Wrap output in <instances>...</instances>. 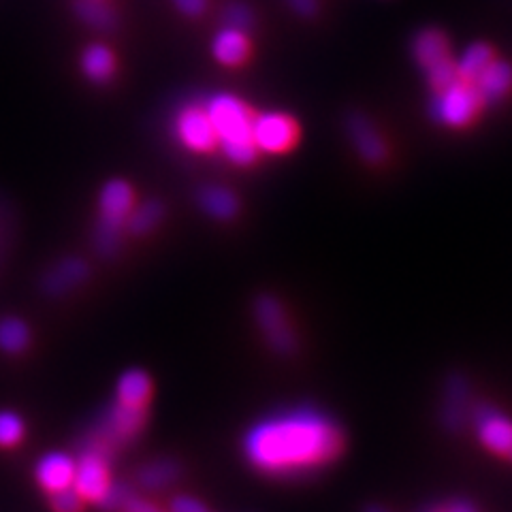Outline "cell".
Listing matches in <instances>:
<instances>
[{"label": "cell", "instance_id": "1", "mask_svg": "<svg viewBox=\"0 0 512 512\" xmlns=\"http://www.w3.org/2000/svg\"><path fill=\"white\" fill-rule=\"evenodd\" d=\"M338 423L316 408L301 406L271 414L244 438V453L256 470L293 476L318 470L342 453Z\"/></svg>", "mask_w": 512, "mask_h": 512}, {"label": "cell", "instance_id": "2", "mask_svg": "<svg viewBox=\"0 0 512 512\" xmlns=\"http://www.w3.org/2000/svg\"><path fill=\"white\" fill-rule=\"evenodd\" d=\"M207 116L212 120L218 146L231 163L248 167L256 160L259 148L252 139V111L233 94H214L205 103Z\"/></svg>", "mask_w": 512, "mask_h": 512}, {"label": "cell", "instance_id": "3", "mask_svg": "<svg viewBox=\"0 0 512 512\" xmlns=\"http://www.w3.org/2000/svg\"><path fill=\"white\" fill-rule=\"evenodd\" d=\"M135 207L133 188L122 180H111L101 192V220L96 227V250L109 256L120 246V233Z\"/></svg>", "mask_w": 512, "mask_h": 512}, {"label": "cell", "instance_id": "4", "mask_svg": "<svg viewBox=\"0 0 512 512\" xmlns=\"http://www.w3.org/2000/svg\"><path fill=\"white\" fill-rule=\"evenodd\" d=\"M480 107H483V99H480L476 86L457 79L455 84L434 94L429 111L436 122L451 128H461L476 118Z\"/></svg>", "mask_w": 512, "mask_h": 512}, {"label": "cell", "instance_id": "5", "mask_svg": "<svg viewBox=\"0 0 512 512\" xmlns=\"http://www.w3.org/2000/svg\"><path fill=\"white\" fill-rule=\"evenodd\" d=\"M254 318L259 325L267 346L282 357H291L297 350V335L291 325V320L286 316V310L282 303L271 297L263 295L254 303Z\"/></svg>", "mask_w": 512, "mask_h": 512}, {"label": "cell", "instance_id": "6", "mask_svg": "<svg viewBox=\"0 0 512 512\" xmlns=\"http://www.w3.org/2000/svg\"><path fill=\"white\" fill-rule=\"evenodd\" d=\"M111 485L114 483H111L107 453L101 451V448L90 446L88 451L82 453V457L75 459L73 489L82 495L84 502L101 504Z\"/></svg>", "mask_w": 512, "mask_h": 512}, {"label": "cell", "instance_id": "7", "mask_svg": "<svg viewBox=\"0 0 512 512\" xmlns=\"http://www.w3.org/2000/svg\"><path fill=\"white\" fill-rule=\"evenodd\" d=\"M299 137L297 122L278 111H267V114L254 116L252 122V139L259 152L267 154H284L291 150Z\"/></svg>", "mask_w": 512, "mask_h": 512}, {"label": "cell", "instance_id": "8", "mask_svg": "<svg viewBox=\"0 0 512 512\" xmlns=\"http://www.w3.org/2000/svg\"><path fill=\"white\" fill-rule=\"evenodd\" d=\"M175 135H178L184 148L192 152H212L218 146L216 131L205 107L188 105L175 116Z\"/></svg>", "mask_w": 512, "mask_h": 512}, {"label": "cell", "instance_id": "9", "mask_svg": "<svg viewBox=\"0 0 512 512\" xmlns=\"http://www.w3.org/2000/svg\"><path fill=\"white\" fill-rule=\"evenodd\" d=\"M146 425V406H128L116 402L103 421L101 440L94 446L107 453V448H114L118 442H126L135 438Z\"/></svg>", "mask_w": 512, "mask_h": 512}, {"label": "cell", "instance_id": "10", "mask_svg": "<svg viewBox=\"0 0 512 512\" xmlns=\"http://www.w3.org/2000/svg\"><path fill=\"white\" fill-rule=\"evenodd\" d=\"M472 421L476 427V436L489 451L498 455L512 453V421L506 414L489 404H478L472 410Z\"/></svg>", "mask_w": 512, "mask_h": 512}, {"label": "cell", "instance_id": "11", "mask_svg": "<svg viewBox=\"0 0 512 512\" xmlns=\"http://www.w3.org/2000/svg\"><path fill=\"white\" fill-rule=\"evenodd\" d=\"M346 133L352 148L365 160L367 165H382L389 158L387 141L382 139L378 128L367 120L363 114H350L346 118Z\"/></svg>", "mask_w": 512, "mask_h": 512}, {"label": "cell", "instance_id": "12", "mask_svg": "<svg viewBox=\"0 0 512 512\" xmlns=\"http://www.w3.org/2000/svg\"><path fill=\"white\" fill-rule=\"evenodd\" d=\"M37 483L47 491L56 493L62 489L73 487V476H75V459L67 453H47L39 459L35 468Z\"/></svg>", "mask_w": 512, "mask_h": 512}, {"label": "cell", "instance_id": "13", "mask_svg": "<svg viewBox=\"0 0 512 512\" xmlns=\"http://www.w3.org/2000/svg\"><path fill=\"white\" fill-rule=\"evenodd\" d=\"M470 402V384L463 374H451L444 384V402H442V423L446 429L457 431L466 421Z\"/></svg>", "mask_w": 512, "mask_h": 512}, {"label": "cell", "instance_id": "14", "mask_svg": "<svg viewBox=\"0 0 512 512\" xmlns=\"http://www.w3.org/2000/svg\"><path fill=\"white\" fill-rule=\"evenodd\" d=\"M474 86L483 103H498L512 88V67L504 60L493 58L474 79Z\"/></svg>", "mask_w": 512, "mask_h": 512}, {"label": "cell", "instance_id": "15", "mask_svg": "<svg viewBox=\"0 0 512 512\" xmlns=\"http://www.w3.org/2000/svg\"><path fill=\"white\" fill-rule=\"evenodd\" d=\"M212 52L224 67H239V64H244L250 56V39L246 30L231 26L222 28L212 43Z\"/></svg>", "mask_w": 512, "mask_h": 512}, {"label": "cell", "instance_id": "16", "mask_svg": "<svg viewBox=\"0 0 512 512\" xmlns=\"http://www.w3.org/2000/svg\"><path fill=\"white\" fill-rule=\"evenodd\" d=\"M448 52H451V47H448V39L444 32H440L436 28L421 30L412 41V56L416 62H419V67L423 71L436 67V64L442 60L451 58V54Z\"/></svg>", "mask_w": 512, "mask_h": 512}, {"label": "cell", "instance_id": "17", "mask_svg": "<svg viewBox=\"0 0 512 512\" xmlns=\"http://www.w3.org/2000/svg\"><path fill=\"white\" fill-rule=\"evenodd\" d=\"M86 278H88V265L82 259H64L45 276L43 288L50 295H62L82 284Z\"/></svg>", "mask_w": 512, "mask_h": 512}, {"label": "cell", "instance_id": "18", "mask_svg": "<svg viewBox=\"0 0 512 512\" xmlns=\"http://www.w3.org/2000/svg\"><path fill=\"white\" fill-rule=\"evenodd\" d=\"M199 205L205 214L216 220H231L239 212V201L235 192L224 186H207L199 192Z\"/></svg>", "mask_w": 512, "mask_h": 512}, {"label": "cell", "instance_id": "19", "mask_svg": "<svg viewBox=\"0 0 512 512\" xmlns=\"http://www.w3.org/2000/svg\"><path fill=\"white\" fill-rule=\"evenodd\" d=\"M152 393V380L146 372L128 370L118 380V402L128 406H146Z\"/></svg>", "mask_w": 512, "mask_h": 512}, {"label": "cell", "instance_id": "20", "mask_svg": "<svg viewBox=\"0 0 512 512\" xmlns=\"http://www.w3.org/2000/svg\"><path fill=\"white\" fill-rule=\"evenodd\" d=\"M84 73L96 84H105L116 73V58L103 43H94L84 52Z\"/></svg>", "mask_w": 512, "mask_h": 512}, {"label": "cell", "instance_id": "21", "mask_svg": "<svg viewBox=\"0 0 512 512\" xmlns=\"http://www.w3.org/2000/svg\"><path fill=\"white\" fill-rule=\"evenodd\" d=\"M493 58H495V54H493V50H491L487 43H474V45H470L468 50L463 52V56L459 58V62H455L459 79H463V82L474 84V79L480 75V71H483Z\"/></svg>", "mask_w": 512, "mask_h": 512}, {"label": "cell", "instance_id": "22", "mask_svg": "<svg viewBox=\"0 0 512 512\" xmlns=\"http://www.w3.org/2000/svg\"><path fill=\"white\" fill-rule=\"evenodd\" d=\"M163 216H165L163 205L158 201H146L133 207V212L126 218V229L133 235H148L158 227Z\"/></svg>", "mask_w": 512, "mask_h": 512}, {"label": "cell", "instance_id": "23", "mask_svg": "<svg viewBox=\"0 0 512 512\" xmlns=\"http://www.w3.org/2000/svg\"><path fill=\"white\" fill-rule=\"evenodd\" d=\"M30 344V331L20 318H3L0 320V350L9 355H20Z\"/></svg>", "mask_w": 512, "mask_h": 512}, {"label": "cell", "instance_id": "24", "mask_svg": "<svg viewBox=\"0 0 512 512\" xmlns=\"http://www.w3.org/2000/svg\"><path fill=\"white\" fill-rule=\"evenodd\" d=\"M180 470L169 459L152 461L148 466H143L139 472V485L146 487L148 491H158L169 487L175 478H178Z\"/></svg>", "mask_w": 512, "mask_h": 512}, {"label": "cell", "instance_id": "25", "mask_svg": "<svg viewBox=\"0 0 512 512\" xmlns=\"http://www.w3.org/2000/svg\"><path fill=\"white\" fill-rule=\"evenodd\" d=\"M75 11L86 24L99 28V30H109V28H114V24H116L114 11H111L103 3V0H77Z\"/></svg>", "mask_w": 512, "mask_h": 512}, {"label": "cell", "instance_id": "26", "mask_svg": "<svg viewBox=\"0 0 512 512\" xmlns=\"http://www.w3.org/2000/svg\"><path fill=\"white\" fill-rule=\"evenodd\" d=\"M24 438V421L20 414L11 410H0V446L11 448Z\"/></svg>", "mask_w": 512, "mask_h": 512}, {"label": "cell", "instance_id": "27", "mask_svg": "<svg viewBox=\"0 0 512 512\" xmlns=\"http://www.w3.org/2000/svg\"><path fill=\"white\" fill-rule=\"evenodd\" d=\"M425 73H427V79H429L431 88H434L436 92L442 90V88H446V86L455 84L457 79H459V75H457V64H455L451 58L438 62L436 67L427 69Z\"/></svg>", "mask_w": 512, "mask_h": 512}, {"label": "cell", "instance_id": "28", "mask_svg": "<svg viewBox=\"0 0 512 512\" xmlns=\"http://www.w3.org/2000/svg\"><path fill=\"white\" fill-rule=\"evenodd\" d=\"M84 500L73 487L52 493V508L54 512H82Z\"/></svg>", "mask_w": 512, "mask_h": 512}, {"label": "cell", "instance_id": "29", "mask_svg": "<svg viewBox=\"0 0 512 512\" xmlns=\"http://www.w3.org/2000/svg\"><path fill=\"white\" fill-rule=\"evenodd\" d=\"M224 22H227V26L231 28H239V30H250L252 28V22H254V15L252 11L242 5V3H233L229 5L227 9H224Z\"/></svg>", "mask_w": 512, "mask_h": 512}, {"label": "cell", "instance_id": "30", "mask_svg": "<svg viewBox=\"0 0 512 512\" xmlns=\"http://www.w3.org/2000/svg\"><path fill=\"white\" fill-rule=\"evenodd\" d=\"M169 512H210L205 508L203 502H199L192 495H178V498L171 500Z\"/></svg>", "mask_w": 512, "mask_h": 512}, {"label": "cell", "instance_id": "31", "mask_svg": "<svg viewBox=\"0 0 512 512\" xmlns=\"http://www.w3.org/2000/svg\"><path fill=\"white\" fill-rule=\"evenodd\" d=\"M128 495H131V491H128L124 485H111V489L107 491L101 506L107 508V510H120L122 504L128 500Z\"/></svg>", "mask_w": 512, "mask_h": 512}, {"label": "cell", "instance_id": "32", "mask_svg": "<svg viewBox=\"0 0 512 512\" xmlns=\"http://www.w3.org/2000/svg\"><path fill=\"white\" fill-rule=\"evenodd\" d=\"M122 512H165L163 508H158L156 504L143 500V498H137V495H128V500L122 504L120 508Z\"/></svg>", "mask_w": 512, "mask_h": 512}, {"label": "cell", "instance_id": "33", "mask_svg": "<svg viewBox=\"0 0 512 512\" xmlns=\"http://www.w3.org/2000/svg\"><path fill=\"white\" fill-rule=\"evenodd\" d=\"M175 7L188 15V18H199L207 7V0H175Z\"/></svg>", "mask_w": 512, "mask_h": 512}, {"label": "cell", "instance_id": "34", "mask_svg": "<svg viewBox=\"0 0 512 512\" xmlns=\"http://www.w3.org/2000/svg\"><path fill=\"white\" fill-rule=\"evenodd\" d=\"M288 5H291L301 18H314L318 13V0H286Z\"/></svg>", "mask_w": 512, "mask_h": 512}, {"label": "cell", "instance_id": "35", "mask_svg": "<svg viewBox=\"0 0 512 512\" xmlns=\"http://www.w3.org/2000/svg\"><path fill=\"white\" fill-rule=\"evenodd\" d=\"M427 512H476V508L466 500H453L444 506H436Z\"/></svg>", "mask_w": 512, "mask_h": 512}, {"label": "cell", "instance_id": "36", "mask_svg": "<svg viewBox=\"0 0 512 512\" xmlns=\"http://www.w3.org/2000/svg\"><path fill=\"white\" fill-rule=\"evenodd\" d=\"M363 512H389L387 508H382V506H376V504H372V506H367Z\"/></svg>", "mask_w": 512, "mask_h": 512}, {"label": "cell", "instance_id": "37", "mask_svg": "<svg viewBox=\"0 0 512 512\" xmlns=\"http://www.w3.org/2000/svg\"><path fill=\"white\" fill-rule=\"evenodd\" d=\"M510 457H512V453H510Z\"/></svg>", "mask_w": 512, "mask_h": 512}]
</instances>
